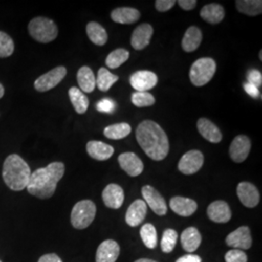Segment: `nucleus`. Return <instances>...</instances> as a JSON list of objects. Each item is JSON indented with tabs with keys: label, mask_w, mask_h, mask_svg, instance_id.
I'll use <instances>...</instances> for the list:
<instances>
[{
	"label": "nucleus",
	"mask_w": 262,
	"mask_h": 262,
	"mask_svg": "<svg viewBox=\"0 0 262 262\" xmlns=\"http://www.w3.org/2000/svg\"><path fill=\"white\" fill-rule=\"evenodd\" d=\"M120 255V246L114 240H105L96 252V262H116Z\"/></svg>",
	"instance_id": "6ab92c4d"
},
{
	"label": "nucleus",
	"mask_w": 262,
	"mask_h": 262,
	"mask_svg": "<svg viewBox=\"0 0 262 262\" xmlns=\"http://www.w3.org/2000/svg\"><path fill=\"white\" fill-rule=\"evenodd\" d=\"M227 246L232 247L237 250H248L252 247L253 240L251 231L248 226H241L231 232L225 239Z\"/></svg>",
	"instance_id": "f8f14e48"
},
{
	"label": "nucleus",
	"mask_w": 262,
	"mask_h": 262,
	"mask_svg": "<svg viewBox=\"0 0 262 262\" xmlns=\"http://www.w3.org/2000/svg\"><path fill=\"white\" fill-rule=\"evenodd\" d=\"M0 262H2V261H1V260H0Z\"/></svg>",
	"instance_id": "09e8293b"
},
{
	"label": "nucleus",
	"mask_w": 262,
	"mask_h": 262,
	"mask_svg": "<svg viewBox=\"0 0 262 262\" xmlns=\"http://www.w3.org/2000/svg\"><path fill=\"white\" fill-rule=\"evenodd\" d=\"M119 163L122 170L130 177H137L144 171V164L134 152H123L119 157Z\"/></svg>",
	"instance_id": "4468645a"
},
{
	"label": "nucleus",
	"mask_w": 262,
	"mask_h": 262,
	"mask_svg": "<svg viewBox=\"0 0 262 262\" xmlns=\"http://www.w3.org/2000/svg\"><path fill=\"white\" fill-rule=\"evenodd\" d=\"M225 8L222 5L215 3L207 4L200 11V17L211 25L220 24L225 19Z\"/></svg>",
	"instance_id": "393cba45"
},
{
	"label": "nucleus",
	"mask_w": 262,
	"mask_h": 262,
	"mask_svg": "<svg viewBox=\"0 0 262 262\" xmlns=\"http://www.w3.org/2000/svg\"><path fill=\"white\" fill-rule=\"evenodd\" d=\"M201 257L199 255L196 254H191V253H188L186 254L182 257H180L177 259L176 262H201Z\"/></svg>",
	"instance_id": "a18cd8bd"
},
{
	"label": "nucleus",
	"mask_w": 262,
	"mask_h": 262,
	"mask_svg": "<svg viewBox=\"0 0 262 262\" xmlns=\"http://www.w3.org/2000/svg\"><path fill=\"white\" fill-rule=\"evenodd\" d=\"M237 195L244 206L254 208L260 201V194L256 187L248 182H242L237 187Z\"/></svg>",
	"instance_id": "ddd939ff"
},
{
	"label": "nucleus",
	"mask_w": 262,
	"mask_h": 262,
	"mask_svg": "<svg viewBox=\"0 0 262 262\" xmlns=\"http://www.w3.org/2000/svg\"><path fill=\"white\" fill-rule=\"evenodd\" d=\"M207 215L214 223L225 224L230 221L232 214L230 208L225 201L216 200L208 206Z\"/></svg>",
	"instance_id": "2eb2a0df"
},
{
	"label": "nucleus",
	"mask_w": 262,
	"mask_h": 262,
	"mask_svg": "<svg viewBox=\"0 0 262 262\" xmlns=\"http://www.w3.org/2000/svg\"><path fill=\"white\" fill-rule=\"evenodd\" d=\"M30 175V167L19 155L13 154L5 159L2 169V177L5 185L12 190H24L28 187Z\"/></svg>",
	"instance_id": "7ed1b4c3"
},
{
	"label": "nucleus",
	"mask_w": 262,
	"mask_h": 262,
	"mask_svg": "<svg viewBox=\"0 0 262 262\" xmlns=\"http://www.w3.org/2000/svg\"><path fill=\"white\" fill-rule=\"evenodd\" d=\"M244 89H245V92L249 95H251L253 98H258L259 91H258L257 86L253 85V84H250V83H245Z\"/></svg>",
	"instance_id": "79ce46f5"
},
{
	"label": "nucleus",
	"mask_w": 262,
	"mask_h": 262,
	"mask_svg": "<svg viewBox=\"0 0 262 262\" xmlns=\"http://www.w3.org/2000/svg\"><path fill=\"white\" fill-rule=\"evenodd\" d=\"M129 58V52L125 49H117L106 57V66L111 69H116L123 64Z\"/></svg>",
	"instance_id": "473e14b6"
},
{
	"label": "nucleus",
	"mask_w": 262,
	"mask_h": 262,
	"mask_svg": "<svg viewBox=\"0 0 262 262\" xmlns=\"http://www.w3.org/2000/svg\"><path fill=\"white\" fill-rule=\"evenodd\" d=\"M142 195L144 197L145 203L149 205L157 215H166L167 205L165 199L155 187L151 186H145L142 187Z\"/></svg>",
	"instance_id": "1a4fd4ad"
},
{
	"label": "nucleus",
	"mask_w": 262,
	"mask_h": 262,
	"mask_svg": "<svg viewBox=\"0 0 262 262\" xmlns=\"http://www.w3.org/2000/svg\"><path fill=\"white\" fill-rule=\"evenodd\" d=\"M201 241V234L195 227H188L181 235V244L187 253L195 252L199 248Z\"/></svg>",
	"instance_id": "5701e85b"
},
{
	"label": "nucleus",
	"mask_w": 262,
	"mask_h": 262,
	"mask_svg": "<svg viewBox=\"0 0 262 262\" xmlns=\"http://www.w3.org/2000/svg\"><path fill=\"white\" fill-rule=\"evenodd\" d=\"M131 126L126 122L111 124L104 129L105 137L112 140H121L130 134Z\"/></svg>",
	"instance_id": "c756f323"
},
{
	"label": "nucleus",
	"mask_w": 262,
	"mask_h": 262,
	"mask_svg": "<svg viewBox=\"0 0 262 262\" xmlns=\"http://www.w3.org/2000/svg\"><path fill=\"white\" fill-rule=\"evenodd\" d=\"M135 262H158L155 261V260H151V259H148V258H141V259H138V260H136Z\"/></svg>",
	"instance_id": "49530a36"
},
{
	"label": "nucleus",
	"mask_w": 262,
	"mask_h": 262,
	"mask_svg": "<svg viewBox=\"0 0 262 262\" xmlns=\"http://www.w3.org/2000/svg\"><path fill=\"white\" fill-rule=\"evenodd\" d=\"M3 95H4V88L2 84H0V98H2Z\"/></svg>",
	"instance_id": "de8ad7c7"
},
{
	"label": "nucleus",
	"mask_w": 262,
	"mask_h": 262,
	"mask_svg": "<svg viewBox=\"0 0 262 262\" xmlns=\"http://www.w3.org/2000/svg\"><path fill=\"white\" fill-rule=\"evenodd\" d=\"M202 42V31L197 27H190L187 29L182 40V48L187 53L196 51Z\"/></svg>",
	"instance_id": "a878e982"
},
{
	"label": "nucleus",
	"mask_w": 262,
	"mask_h": 262,
	"mask_svg": "<svg viewBox=\"0 0 262 262\" xmlns=\"http://www.w3.org/2000/svg\"><path fill=\"white\" fill-rule=\"evenodd\" d=\"M97 111L102 113H112L115 110V103L111 99L105 98L99 101L96 105Z\"/></svg>",
	"instance_id": "ea45409f"
},
{
	"label": "nucleus",
	"mask_w": 262,
	"mask_h": 262,
	"mask_svg": "<svg viewBox=\"0 0 262 262\" xmlns=\"http://www.w3.org/2000/svg\"><path fill=\"white\" fill-rule=\"evenodd\" d=\"M28 32L30 36L38 42L50 43L57 37L58 29L53 19L37 17L29 21Z\"/></svg>",
	"instance_id": "20e7f679"
},
{
	"label": "nucleus",
	"mask_w": 262,
	"mask_h": 262,
	"mask_svg": "<svg viewBox=\"0 0 262 262\" xmlns=\"http://www.w3.org/2000/svg\"><path fill=\"white\" fill-rule=\"evenodd\" d=\"M38 262H62V260L56 253H48L42 255Z\"/></svg>",
	"instance_id": "c03bdc74"
},
{
	"label": "nucleus",
	"mask_w": 262,
	"mask_h": 262,
	"mask_svg": "<svg viewBox=\"0 0 262 262\" xmlns=\"http://www.w3.org/2000/svg\"><path fill=\"white\" fill-rule=\"evenodd\" d=\"M68 95L76 112L80 115L86 112L90 105V100L80 89L76 86L70 88V90L68 91Z\"/></svg>",
	"instance_id": "c85d7f7f"
},
{
	"label": "nucleus",
	"mask_w": 262,
	"mask_h": 262,
	"mask_svg": "<svg viewBox=\"0 0 262 262\" xmlns=\"http://www.w3.org/2000/svg\"><path fill=\"white\" fill-rule=\"evenodd\" d=\"M148 206L144 200L137 199L131 204L126 214L125 222L131 227H136L142 224L147 215Z\"/></svg>",
	"instance_id": "f3484780"
},
{
	"label": "nucleus",
	"mask_w": 262,
	"mask_h": 262,
	"mask_svg": "<svg viewBox=\"0 0 262 262\" xmlns=\"http://www.w3.org/2000/svg\"><path fill=\"white\" fill-rule=\"evenodd\" d=\"M131 101L136 107H150L156 103V98L148 92H136L131 95Z\"/></svg>",
	"instance_id": "c9c22d12"
},
{
	"label": "nucleus",
	"mask_w": 262,
	"mask_h": 262,
	"mask_svg": "<svg viewBox=\"0 0 262 262\" xmlns=\"http://www.w3.org/2000/svg\"><path fill=\"white\" fill-rule=\"evenodd\" d=\"M67 74L64 66H57L47 73L40 76L34 82V88L39 93L49 92L59 84Z\"/></svg>",
	"instance_id": "0eeeda50"
},
{
	"label": "nucleus",
	"mask_w": 262,
	"mask_h": 262,
	"mask_svg": "<svg viewBox=\"0 0 262 262\" xmlns=\"http://www.w3.org/2000/svg\"><path fill=\"white\" fill-rule=\"evenodd\" d=\"M119 80V77L112 74L107 68L101 67L98 70L97 78H96V85L99 91L101 92H108L113 84Z\"/></svg>",
	"instance_id": "2f4dec72"
},
{
	"label": "nucleus",
	"mask_w": 262,
	"mask_h": 262,
	"mask_svg": "<svg viewBox=\"0 0 262 262\" xmlns=\"http://www.w3.org/2000/svg\"><path fill=\"white\" fill-rule=\"evenodd\" d=\"M104 204L111 209H119L124 201V192L122 187L116 184H110L104 188L102 192Z\"/></svg>",
	"instance_id": "a211bd4d"
},
{
	"label": "nucleus",
	"mask_w": 262,
	"mask_h": 262,
	"mask_svg": "<svg viewBox=\"0 0 262 262\" xmlns=\"http://www.w3.org/2000/svg\"><path fill=\"white\" fill-rule=\"evenodd\" d=\"M77 81L81 91L83 93H93L96 85L94 71L89 66H83L79 69L77 73Z\"/></svg>",
	"instance_id": "bb28decb"
},
{
	"label": "nucleus",
	"mask_w": 262,
	"mask_h": 262,
	"mask_svg": "<svg viewBox=\"0 0 262 262\" xmlns=\"http://www.w3.org/2000/svg\"><path fill=\"white\" fill-rule=\"evenodd\" d=\"M225 261L226 262H247L248 256L241 250H231L225 253Z\"/></svg>",
	"instance_id": "4c0bfd02"
},
{
	"label": "nucleus",
	"mask_w": 262,
	"mask_h": 262,
	"mask_svg": "<svg viewBox=\"0 0 262 262\" xmlns=\"http://www.w3.org/2000/svg\"><path fill=\"white\" fill-rule=\"evenodd\" d=\"M204 156L198 150H188L179 161V171L185 175H192L202 168Z\"/></svg>",
	"instance_id": "6e6552de"
},
{
	"label": "nucleus",
	"mask_w": 262,
	"mask_h": 262,
	"mask_svg": "<svg viewBox=\"0 0 262 262\" xmlns=\"http://www.w3.org/2000/svg\"><path fill=\"white\" fill-rule=\"evenodd\" d=\"M176 4L175 0H157L155 3L156 9L159 12H167Z\"/></svg>",
	"instance_id": "a19ab883"
},
{
	"label": "nucleus",
	"mask_w": 262,
	"mask_h": 262,
	"mask_svg": "<svg viewBox=\"0 0 262 262\" xmlns=\"http://www.w3.org/2000/svg\"><path fill=\"white\" fill-rule=\"evenodd\" d=\"M216 63L211 57H201L192 63L189 71L190 82L195 86L208 84L215 75Z\"/></svg>",
	"instance_id": "39448f33"
},
{
	"label": "nucleus",
	"mask_w": 262,
	"mask_h": 262,
	"mask_svg": "<svg viewBox=\"0 0 262 262\" xmlns=\"http://www.w3.org/2000/svg\"><path fill=\"white\" fill-rule=\"evenodd\" d=\"M66 166L62 162L50 163L46 167L39 168L31 173L28 182V191L39 199H48L54 195L57 183L62 179Z\"/></svg>",
	"instance_id": "f03ea898"
},
{
	"label": "nucleus",
	"mask_w": 262,
	"mask_h": 262,
	"mask_svg": "<svg viewBox=\"0 0 262 262\" xmlns=\"http://www.w3.org/2000/svg\"><path fill=\"white\" fill-rule=\"evenodd\" d=\"M15 45L13 39L3 31H0V57H8L14 53Z\"/></svg>",
	"instance_id": "e433bc0d"
},
{
	"label": "nucleus",
	"mask_w": 262,
	"mask_h": 262,
	"mask_svg": "<svg viewBox=\"0 0 262 262\" xmlns=\"http://www.w3.org/2000/svg\"><path fill=\"white\" fill-rule=\"evenodd\" d=\"M178 4L182 9L190 11L195 8L197 2L195 0H180L178 1Z\"/></svg>",
	"instance_id": "37998d69"
},
{
	"label": "nucleus",
	"mask_w": 262,
	"mask_h": 262,
	"mask_svg": "<svg viewBox=\"0 0 262 262\" xmlns=\"http://www.w3.org/2000/svg\"><path fill=\"white\" fill-rule=\"evenodd\" d=\"M171 210L181 216H190L193 215L197 210V203L186 197L175 196L170 199Z\"/></svg>",
	"instance_id": "aec40b11"
},
{
	"label": "nucleus",
	"mask_w": 262,
	"mask_h": 262,
	"mask_svg": "<svg viewBox=\"0 0 262 262\" xmlns=\"http://www.w3.org/2000/svg\"><path fill=\"white\" fill-rule=\"evenodd\" d=\"M140 12L135 8L120 7L111 12V19L118 24L131 25L140 19Z\"/></svg>",
	"instance_id": "b1692460"
},
{
	"label": "nucleus",
	"mask_w": 262,
	"mask_h": 262,
	"mask_svg": "<svg viewBox=\"0 0 262 262\" xmlns=\"http://www.w3.org/2000/svg\"><path fill=\"white\" fill-rule=\"evenodd\" d=\"M178 241V233L174 229H166L164 230L162 238H161V243L160 247L162 252L165 253H170L173 252L175 249V246Z\"/></svg>",
	"instance_id": "f704fd0d"
},
{
	"label": "nucleus",
	"mask_w": 262,
	"mask_h": 262,
	"mask_svg": "<svg viewBox=\"0 0 262 262\" xmlns=\"http://www.w3.org/2000/svg\"><path fill=\"white\" fill-rule=\"evenodd\" d=\"M86 151L91 158L105 161L114 155V148L101 141H90L86 144Z\"/></svg>",
	"instance_id": "4be33fe9"
},
{
	"label": "nucleus",
	"mask_w": 262,
	"mask_h": 262,
	"mask_svg": "<svg viewBox=\"0 0 262 262\" xmlns=\"http://www.w3.org/2000/svg\"><path fill=\"white\" fill-rule=\"evenodd\" d=\"M159 78L157 74L148 70H141L133 73L130 76L129 82L131 86L136 90V92H148L158 84Z\"/></svg>",
	"instance_id": "9b49d317"
},
{
	"label": "nucleus",
	"mask_w": 262,
	"mask_h": 262,
	"mask_svg": "<svg viewBox=\"0 0 262 262\" xmlns=\"http://www.w3.org/2000/svg\"><path fill=\"white\" fill-rule=\"evenodd\" d=\"M248 83L253 84V85L259 88L262 84L261 72L256 70V69H252L251 71H249Z\"/></svg>",
	"instance_id": "58836bf2"
},
{
	"label": "nucleus",
	"mask_w": 262,
	"mask_h": 262,
	"mask_svg": "<svg viewBox=\"0 0 262 262\" xmlns=\"http://www.w3.org/2000/svg\"><path fill=\"white\" fill-rule=\"evenodd\" d=\"M154 34V28L149 24H142L134 29L131 35V46L133 49L141 51L150 44Z\"/></svg>",
	"instance_id": "dca6fc26"
},
{
	"label": "nucleus",
	"mask_w": 262,
	"mask_h": 262,
	"mask_svg": "<svg viewBox=\"0 0 262 262\" xmlns=\"http://www.w3.org/2000/svg\"><path fill=\"white\" fill-rule=\"evenodd\" d=\"M136 139L150 159L160 161L168 156V137L159 123L150 120L141 122L136 129Z\"/></svg>",
	"instance_id": "f257e3e1"
},
{
	"label": "nucleus",
	"mask_w": 262,
	"mask_h": 262,
	"mask_svg": "<svg viewBox=\"0 0 262 262\" xmlns=\"http://www.w3.org/2000/svg\"><path fill=\"white\" fill-rule=\"evenodd\" d=\"M96 215V206L92 200L76 203L71 212V225L76 229H84L92 225Z\"/></svg>",
	"instance_id": "423d86ee"
},
{
	"label": "nucleus",
	"mask_w": 262,
	"mask_h": 262,
	"mask_svg": "<svg viewBox=\"0 0 262 262\" xmlns=\"http://www.w3.org/2000/svg\"><path fill=\"white\" fill-rule=\"evenodd\" d=\"M197 129L202 135L203 138L211 143H220L223 139V134L220 128L215 125L214 122H211L206 118H201L197 122Z\"/></svg>",
	"instance_id": "412c9836"
},
{
	"label": "nucleus",
	"mask_w": 262,
	"mask_h": 262,
	"mask_svg": "<svg viewBox=\"0 0 262 262\" xmlns=\"http://www.w3.org/2000/svg\"><path fill=\"white\" fill-rule=\"evenodd\" d=\"M236 7L240 13L247 16L254 17L262 13L261 0H237Z\"/></svg>",
	"instance_id": "7c9ffc66"
},
{
	"label": "nucleus",
	"mask_w": 262,
	"mask_h": 262,
	"mask_svg": "<svg viewBox=\"0 0 262 262\" xmlns=\"http://www.w3.org/2000/svg\"><path fill=\"white\" fill-rule=\"evenodd\" d=\"M86 34L90 40L97 46H104L108 41L106 29L96 21H91L86 25Z\"/></svg>",
	"instance_id": "cd10ccee"
},
{
	"label": "nucleus",
	"mask_w": 262,
	"mask_h": 262,
	"mask_svg": "<svg viewBox=\"0 0 262 262\" xmlns=\"http://www.w3.org/2000/svg\"><path fill=\"white\" fill-rule=\"evenodd\" d=\"M140 236L143 243L149 249H155L158 245V234L156 227L150 224L143 225L140 229Z\"/></svg>",
	"instance_id": "72a5a7b5"
},
{
	"label": "nucleus",
	"mask_w": 262,
	"mask_h": 262,
	"mask_svg": "<svg viewBox=\"0 0 262 262\" xmlns=\"http://www.w3.org/2000/svg\"><path fill=\"white\" fill-rule=\"evenodd\" d=\"M252 148V143L248 136L238 135L230 144L229 156L236 163H241L245 161Z\"/></svg>",
	"instance_id": "9d476101"
}]
</instances>
